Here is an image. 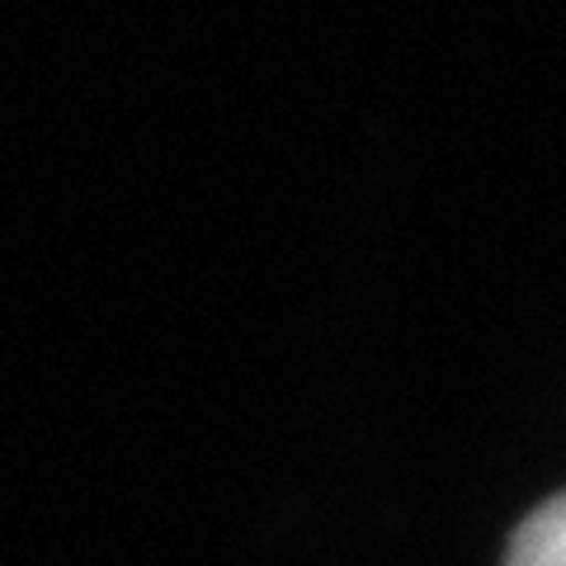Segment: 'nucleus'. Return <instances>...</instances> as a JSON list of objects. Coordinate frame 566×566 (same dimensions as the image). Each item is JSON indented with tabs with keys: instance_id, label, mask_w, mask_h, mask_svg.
Returning a JSON list of instances; mask_svg holds the SVG:
<instances>
[{
	"instance_id": "obj_1",
	"label": "nucleus",
	"mask_w": 566,
	"mask_h": 566,
	"mask_svg": "<svg viewBox=\"0 0 566 566\" xmlns=\"http://www.w3.org/2000/svg\"><path fill=\"white\" fill-rule=\"evenodd\" d=\"M505 566H566V491L515 528Z\"/></svg>"
}]
</instances>
